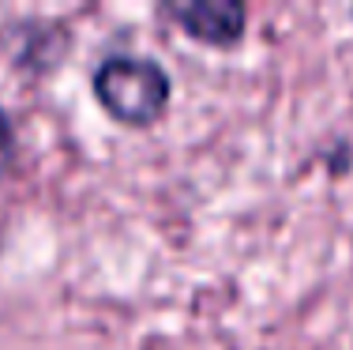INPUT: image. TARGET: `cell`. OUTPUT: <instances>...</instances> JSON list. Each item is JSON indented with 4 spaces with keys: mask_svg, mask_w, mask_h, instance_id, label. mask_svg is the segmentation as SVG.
Wrapping results in <instances>:
<instances>
[{
    "mask_svg": "<svg viewBox=\"0 0 353 350\" xmlns=\"http://www.w3.org/2000/svg\"><path fill=\"white\" fill-rule=\"evenodd\" d=\"M94 102L124 128H150L173 102V79L154 57L113 53L90 76Z\"/></svg>",
    "mask_w": 353,
    "mask_h": 350,
    "instance_id": "cell-1",
    "label": "cell"
},
{
    "mask_svg": "<svg viewBox=\"0 0 353 350\" xmlns=\"http://www.w3.org/2000/svg\"><path fill=\"white\" fill-rule=\"evenodd\" d=\"M158 12L184 38L211 49H237L248 30V8L241 0H173Z\"/></svg>",
    "mask_w": 353,
    "mask_h": 350,
    "instance_id": "cell-2",
    "label": "cell"
},
{
    "mask_svg": "<svg viewBox=\"0 0 353 350\" xmlns=\"http://www.w3.org/2000/svg\"><path fill=\"white\" fill-rule=\"evenodd\" d=\"M12 155H15V124L8 117V110H0V177H4Z\"/></svg>",
    "mask_w": 353,
    "mask_h": 350,
    "instance_id": "cell-3",
    "label": "cell"
}]
</instances>
